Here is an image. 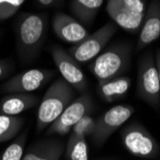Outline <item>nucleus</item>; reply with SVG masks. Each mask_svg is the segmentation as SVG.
Instances as JSON below:
<instances>
[{
  "mask_svg": "<svg viewBox=\"0 0 160 160\" xmlns=\"http://www.w3.org/2000/svg\"><path fill=\"white\" fill-rule=\"evenodd\" d=\"M47 17L42 13H24L18 18L17 47L20 59L31 62L38 57L47 34Z\"/></svg>",
  "mask_w": 160,
  "mask_h": 160,
  "instance_id": "f257e3e1",
  "label": "nucleus"
},
{
  "mask_svg": "<svg viewBox=\"0 0 160 160\" xmlns=\"http://www.w3.org/2000/svg\"><path fill=\"white\" fill-rule=\"evenodd\" d=\"M132 50L130 42L112 43L95 58L88 65V69L98 82L123 76L130 67Z\"/></svg>",
  "mask_w": 160,
  "mask_h": 160,
  "instance_id": "f03ea898",
  "label": "nucleus"
},
{
  "mask_svg": "<svg viewBox=\"0 0 160 160\" xmlns=\"http://www.w3.org/2000/svg\"><path fill=\"white\" fill-rule=\"evenodd\" d=\"M75 91L62 78L55 80L43 96L37 114V132L48 128L74 99Z\"/></svg>",
  "mask_w": 160,
  "mask_h": 160,
  "instance_id": "7ed1b4c3",
  "label": "nucleus"
},
{
  "mask_svg": "<svg viewBox=\"0 0 160 160\" xmlns=\"http://www.w3.org/2000/svg\"><path fill=\"white\" fill-rule=\"evenodd\" d=\"M137 96L152 108L160 109V81L152 53L144 54L139 61Z\"/></svg>",
  "mask_w": 160,
  "mask_h": 160,
  "instance_id": "20e7f679",
  "label": "nucleus"
},
{
  "mask_svg": "<svg viewBox=\"0 0 160 160\" xmlns=\"http://www.w3.org/2000/svg\"><path fill=\"white\" fill-rule=\"evenodd\" d=\"M121 139L125 149L136 157L154 158L160 152L157 141L148 129L135 122L123 128Z\"/></svg>",
  "mask_w": 160,
  "mask_h": 160,
  "instance_id": "39448f33",
  "label": "nucleus"
},
{
  "mask_svg": "<svg viewBox=\"0 0 160 160\" xmlns=\"http://www.w3.org/2000/svg\"><path fill=\"white\" fill-rule=\"evenodd\" d=\"M117 32V26L108 22L93 34L88 35L83 40L68 49V53L78 63L93 61L103 51L112 37Z\"/></svg>",
  "mask_w": 160,
  "mask_h": 160,
  "instance_id": "423d86ee",
  "label": "nucleus"
},
{
  "mask_svg": "<svg viewBox=\"0 0 160 160\" xmlns=\"http://www.w3.org/2000/svg\"><path fill=\"white\" fill-rule=\"evenodd\" d=\"M94 108V102L89 92H83L74 102L66 107L46 130L47 135H65L71 132L73 127L86 115H90Z\"/></svg>",
  "mask_w": 160,
  "mask_h": 160,
  "instance_id": "0eeeda50",
  "label": "nucleus"
},
{
  "mask_svg": "<svg viewBox=\"0 0 160 160\" xmlns=\"http://www.w3.org/2000/svg\"><path fill=\"white\" fill-rule=\"evenodd\" d=\"M129 105L114 106L96 119V128L91 136L98 147L103 146L116 129L122 127L134 113Z\"/></svg>",
  "mask_w": 160,
  "mask_h": 160,
  "instance_id": "6e6552de",
  "label": "nucleus"
},
{
  "mask_svg": "<svg viewBox=\"0 0 160 160\" xmlns=\"http://www.w3.org/2000/svg\"><path fill=\"white\" fill-rule=\"evenodd\" d=\"M96 128V119L90 115L82 118L71 129L65 145L64 156L67 160H88L86 137L92 136Z\"/></svg>",
  "mask_w": 160,
  "mask_h": 160,
  "instance_id": "1a4fd4ad",
  "label": "nucleus"
},
{
  "mask_svg": "<svg viewBox=\"0 0 160 160\" xmlns=\"http://www.w3.org/2000/svg\"><path fill=\"white\" fill-rule=\"evenodd\" d=\"M50 52L62 79L77 92H85L88 87V81L81 68L80 63H78L67 51L60 46H53Z\"/></svg>",
  "mask_w": 160,
  "mask_h": 160,
  "instance_id": "9d476101",
  "label": "nucleus"
},
{
  "mask_svg": "<svg viewBox=\"0 0 160 160\" xmlns=\"http://www.w3.org/2000/svg\"><path fill=\"white\" fill-rule=\"evenodd\" d=\"M55 76L49 69H30L12 77L2 86L5 93H31L44 86Z\"/></svg>",
  "mask_w": 160,
  "mask_h": 160,
  "instance_id": "9b49d317",
  "label": "nucleus"
},
{
  "mask_svg": "<svg viewBox=\"0 0 160 160\" xmlns=\"http://www.w3.org/2000/svg\"><path fill=\"white\" fill-rule=\"evenodd\" d=\"M52 28L55 35L65 43L78 44L87 36L86 28L75 18L63 12H57L52 19Z\"/></svg>",
  "mask_w": 160,
  "mask_h": 160,
  "instance_id": "f8f14e48",
  "label": "nucleus"
},
{
  "mask_svg": "<svg viewBox=\"0 0 160 160\" xmlns=\"http://www.w3.org/2000/svg\"><path fill=\"white\" fill-rule=\"evenodd\" d=\"M160 37V0H152L142 26L139 30V37L135 51H140L150 45Z\"/></svg>",
  "mask_w": 160,
  "mask_h": 160,
  "instance_id": "ddd939ff",
  "label": "nucleus"
},
{
  "mask_svg": "<svg viewBox=\"0 0 160 160\" xmlns=\"http://www.w3.org/2000/svg\"><path fill=\"white\" fill-rule=\"evenodd\" d=\"M65 143L60 138H47L30 146L21 160H60L65 151Z\"/></svg>",
  "mask_w": 160,
  "mask_h": 160,
  "instance_id": "4468645a",
  "label": "nucleus"
},
{
  "mask_svg": "<svg viewBox=\"0 0 160 160\" xmlns=\"http://www.w3.org/2000/svg\"><path fill=\"white\" fill-rule=\"evenodd\" d=\"M130 86L132 79L127 76H120L98 82L96 90L102 100L112 103L126 97Z\"/></svg>",
  "mask_w": 160,
  "mask_h": 160,
  "instance_id": "2eb2a0df",
  "label": "nucleus"
},
{
  "mask_svg": "<svg viewBox=\"0 0 160 160\" xmlns=\"http://www.w3.org/2000/svg\"><path fill=\"white\" fill-rule=\"evenodd\" d=\"M38 102V98L32 93H11L1 100L0 114L17 116L35 107Z\"/></svg>",
  "mask_w": 160,
  "mask_h": 160,
  "instance_id": "dca6fc26",
  "label": "nucleus"
},
{
  "mask_svg": "<svg viewBox=\"0 0 160 160\" xmlns=\"http://www.w3.org/2000/svg\"><path fill=\"white\" fill-rule=\"evenodd\" d=\"M106 10L109 18L125 31L128 33H137L140 30L145 14L128 12L110 1H108Z\"/></svg>",
  "mask_w": 160,
  "mask_h": 160,
  "instance_id": "f3484780",
  "label": "nucleus"
},
{
  "mask_svg": "<svg viewBox=\"0 0 160 160\" xmlns=\"http://www.w3.org/2000/svg\"><path fill=\"white\" fill-rule=\"evenodd\" d=\"M104 0H71L69 9L83 26H89L96 18Z\"/></svg>",
  "mask_w": 160,
  "mask_h": 160,
  "instance_id": "a211bd4d",
  "label": "nucleus"
},
{
  "mask_svg": "<svg viewBox=\"0 0 160 160\" xmlns=\"http://www.w3.org/2000/svg\"><path fill=\"white\" fill-rule=\"evenodd\" d=\"M25 119L17 115L0 114V143H4L16 137L22 129Z\"/></svg>",
  "mask_w": 160,
  "mask_h": 160,
  "instance_id": "6ab92c4d",
  "label": "nucleus"
},
{
  "mask_svg": "<svg viewBox=\"0 0 160 160\" xmlns=\"http://www.w3.org/2000/svg\"><path fill=\"white\" fill-rule=\"evenodd\" d=\"M27 133L28 130H25L22 134L17 137L12 143H11L3 153L0 155V160H21L24 153Z\"/></svg>",
  "mask_w": 160,
  "mask_h": 160,
  "instance_id": "aec40b11",
  "label": "nucleus"
},
{
  "mask_svg": "<svg viewBox=\"0 0 160 160\" xmlns=\"http://www.w3.org/2000/svg\"><path fill=\"white\" fill-rule=\"evenodd\" d=\"M121 9L136 14L146 13V2L145 0H108Z\"/></svg>",
  "mask_w": 160,
  "mask_h": 160,
  "instance_id": "412c9836",
  "label": "nucleus"
},
{
  "mask_svg": "<svg viewBox=\"0 0 160 160\" xmlns=\"http://www.w3.org/2000/svg\"><path fill=\"white\" fill-rule=\"evenodd\" d=\"M25 0H0V20L9 19L19 10Z\"/></svg>",
  "mask_w": 160,
  "mask_h": 160,
  "instance_id": "4be33fe9",
  "label": "nucleus"
},
{
  "mask_svg": "<svg viewBox=\"0 0 160 160\" xmlns=\"http://www.w3.org/2000/svg\"><path fill=\"white\" fill-rule=\"evenodd\" d=\"M61 0H38V2L45 8H51L54 6H57L58 4L60 3Z\"/></svg>",
  "mask_w": 160,
  "mask_h": 160,
  "instance_id": "5701e85b",
  "label": "nucleus"
},
{
  "mask_svg": "<svg viewBox=\"0 0 160 160\" xmlns=\"http://www.w3.org/2000/svg\"><path fill=\"white\" fill-rule=\"evenodd\" d=\"M9 67H10V65L6 62L0 60V78H2L8 74Z\"/></svg>",
  "mask_w": 160,
  "mask_h": 160,
  "instance_id": "b1692460",
  "label": "nucleus"
},
{
  "mask_svg": "<svg viewBox=\"0 0 160 160\" xmlns=\"http://www.w3.org/2000/svg\"><path fill=\"white\" fill-rule=\"evenodd\" d=\"M155 65H156V69L158 72V77H159V81H160V49H158L155 53Z\"/></svg>",
  "mask_w": 160,
  "mask_h": 160,
  "instance_id": "393cba45",
  "label": "nucleus"
}]
</instances>
